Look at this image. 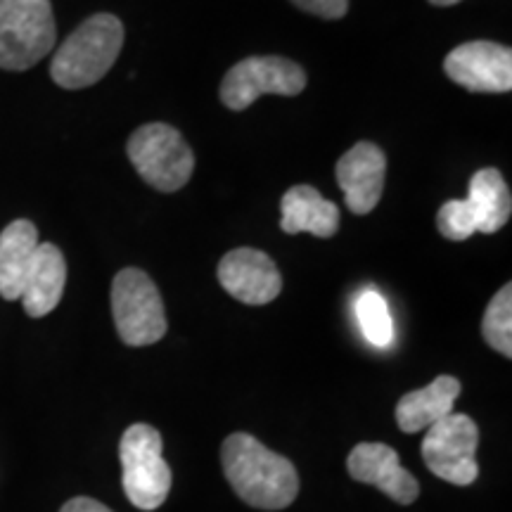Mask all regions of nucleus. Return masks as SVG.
Listing matches in <instances>:
<instances>
[{
  "instance_id": "nucleus-1",
  "label": "nucleus",
  "mask_w": 512,
  "mask_h": 512,
  "mask_svg": "<svg viewBox=\"0 0 512 512\" xmlns=\"http://www.w3.org/2000/svg\"><path fill=\"white\" fill-rule=\"evenodd\" d=\"M221 463L235 494L252 508L285 510L299 494V475L290 460L247 432L223 441Z\"/></svg>"
},
{
  "instance_id": "nucleus-2",
  "label": "nucleus",
  "mask_w": 512,
  "mask_h": 512,
  "mask_svg": "<svg viewBox=\"0 0 512 512\" xmlns=\"http://www.w3.org/2000/svg\"><path fill=\"white\" fill-rule=\"evenodd\" d=\"M124 48V24L110 12L88 17L55 50L50 76L60 88L81 91L105 79Z\"/></svg>"
},
{
  "instance_id": "nucleus-3",
  "label": "nucleus",
  "mask_w": 512,
  "mask_h": 512,
  "mask_svg": "<svg viewBox=\"0 0 512 512\" xmlns=\"http://www.w3.org/2000/svg\"><path fill=\"white\" fill-rule=\"evenodd\" d=\"M50 0H0V69L27 72L55 48Z\"/></svg>"
},
{
  "instance_id": "nucleus-4",
  "label": "nucleus",
  "mask_w": 512,
  "mask_h": 512,
  "mask_svg": "<svg viewBox=\"0 0 512 512\" xmlns=\"http://www.w3.org/2000/svg\"><path fill=\"white\" fill-rule=\"evenodd\" d=\"M162 451V434L145 422L128 427L119 441L121 486L138 510H157L169 496L171 467Z\"/></svg>"
},
{
  "instance_id": "nucleus-5",
  "label": "nucleus",
  "mask_w": 512,
  "mask_h": 512,
  "mask_svg": "<svg viewBox=\"0 0 512 512\" xmlns=\"http://www.w3.org/2000/svg\"><path fill=\"white\" fill-rule=\"evenodd\" d=\"M128 159L145 183L159 192H176L190 181L195 155L185 138L169 124L140 126L126 145Z\"/></svg>"
},
{
  "instance_id": "nucleus-6",
  "label": "nucleus",
  "mask_w": 512,
  "mask_h": 512,
  "mask_svg": "<svg viewBox=\"0 0 512 512\" xmlns=\"http://www.w3.org/2000/svg\"><path fill=\"white\" fill-rule=\"evenodd\" d=\"M112 313L121 342L128 347H150L166 335L162 294L140 268L117 273L112 283Z\"/></svg>"
},
{
  "instance_id": "nucleus-7",
  "label": "nucleus",
  "mask_w": 512,
  "mask_h": 512,
  "mask_svg": "<svg viewBox=\"0 0 512 512\" xmlns=\"http://www.w3.org/2000/svg\"><path fill=\"white\" fill-rule=\"evenodd\" d=\"M477 444V422L465 413H448L422 439V460L444 482L470 486L479 477Z\"/></svg>"
},
{
  "instance_id": "nucleus-8",
  "label": "nucleus",
  "mask_w": 512,
  "mask_h": 512,
  "mask_svg": "<svg viewBox=\"0 0 512 512\" xmlns=\"http://www.w3.org/2000/svg\"><path fill=\"white\" fill-rule=\"evenodd\" d=\"M306 88V72L285 57H247L228 69L221 81V102L233 112L247 110L261 95H299Z\"/></svg>"
},
{
  "instance_id": "nucleus-9",
  "label": "nucleus",
  "mask_w": 512,
  "mask_h": 512,
  "mask_svg": "<svg viewBox=\"0 0 512 512\" xmlns=\"http://www.w3.org/2000/svg\"><path fill=\"white\" fill-rule=\"evenodd\" d=\"M448 79L472 93L512 91V50L501 43L470 41L453 48L444 60Z\"/></svg>"
},
{
  "instance_id": "nucleus-10",
  "label": "nucleus",
  "mask_w": 512,
  "mask_h": 512,
  "mask_svg": "<svg viewBox=\"0 0 512 512\" xmlns=\"http://www.w3.org/2000/svg\"><path fill=\"white\" fill-rule=\"evenodd\" d=\"M219 283L230 297L249 306L271 304L283 290L278 266L261 249L240 247L228 252L219 264Z\"/></svg>"
},
{
  "instance_id": "nucleus-11",
  "label": "nucleus",
  "mask_w": 512,
  "mask_h": 512,
  "mask_svg": "<svg viewBox=\"0 0 512 512\" xmlns=\"http://www.w3.org/2000/svg\"><path fill=\"white\" fill-rule=\"evenodd\" d=\"M335 174L351 214L366 216L382 200L387 155L375 143L363 140L351 147L347 155H342Z\"/></svg>"
},
{
  "instance_id": "nucleus-12",
  "label": "nucleus",
  "mask_w": 512,
  "mask_h": 512,
  "mask_svg": "<svg viewBox=\"0 0 512 512\" xmlns=\"http://www.w3.org/2000/svg\"><path fill=\"white\" fill-rule=\"evenodd\" d=\"M347 470L351 479L377 486L401 505H411L420 496L418 479L401 465L399 453L387 444H358L349 453Z\"/></svg>"
},
{
  "instance_id": "nucleus-13",
  "label": "nucleus",
  "mask_w": 512,
  "mask_h": 512,
  "mask_svg": "<svg viewBox=\"0 0 512 512\" xmlns=\"http://www.w3.org/2000/svg\"><path fill=\"white\" fill-rule=\"evenodd\" d=\"M460 392H463V384L456 377L439 375L427 387L401 396V401L396 403V425L406 434L430 430L434 422L453 413V403H456Z\"/></svg>"
},
{
  "instance_id": "nucleus-14",
  "label": "nucleus",
  "mask_w": 512,
  "mask_h": 512,
  "mask_svg": "<svg viewBox=\"0 0 512 512\" xmlns=\"http://www.w3.org/2000/svg\"><path fill=\"white\" fill-rule=\"evenodd\" d=\"M67 285V261L60 249L50 242H41L24 280L22 304L31 318H43L60 304Z\"/></svg>"
},
{
  "instance_id": "nucleus-15",
  "label": "nucleus",
  "mask_w": 512,
  "mask_h": 512,
  "mask_svg": "<svg viewBox=\"0 0 512 512\" xmlns=\"http://www.w3.org/2000/svg\"><path fill=\"white\" fill-rule=\"evenodd\" d=\"M280 228L287 235L311 233L316 238H332L339 228V209L311 185H294L280 202Z\"/></svg>"
},
{
  "instance_id": "nucleus-16",
  "label": "nucleus",
  "mask_w": 512,
  "mask_h": 512,
  "mask_svg": "<svg viewBox=\"0 0 512 512\" xmlns=\"http://www.w3.org/2000/svg\"><path fill=\"white\" fill-rule=\"evenodd\" d=\"M41 240L31 221L17 219L0 233V297L17 302Z\"/></svg>"
},
{
  "instance_id": "nucleus-17",
  "label": "nucleus",
  "mask_w": 512,
  "mask_h": 512,
  "mask_svg": "<svg viewBox=\"0 0 512 512\" xmlns=\"http://www.w3.org/2000/svg\"><path fill=\"white\" fill-rule=\"evenodd\" d=\"M467 202L477 211L479 233L484 235L498 233L510 219V188L498 169H482L472 176Z\"/></svg>"
},
{
  "instance_id": "nucleus-18",
  "label": "nucleus",
  "mask_w": 512,
  "mask_h": 512,
  "mask_svg": "<svg viewBox=\"0 0 512 512\" xmlns=\"http://www.w3.org/2000/svg\"><path fill=\"white\" fill-rule=\"evenodd\" d=\"M356 318L363 335L373 347L387 349L394 342V323L389 306L377 290H366L356 299Z\"/></svg>"
},
{
  "instance_id": "nucleus-19",
  "label": "nucleus",
  "mask_w": 512,
  "mask_h": 512,
  "mask_svg": "<svg viewBox=\"0 0 512 512\" xmlns=\"http://www.w3.org/2000/svg\"><path fill=\"white\" fill-rule=\"evenodd\" d=\"M482 335L491 349L505 358L512 356V285H503L486 306Z\"/></svg>"
},
{
  "instance_id": "nucleus-20",
  "label": "nucleus",
  "mask_w": 512,
  "mask_h": 512,
  "mask_svg": "<svg viewBox=\"0 0 512 512\" xmlns=\"http://www.w3.org/2000/svg\"><path fill=\"white\" fill-rule=\"evenodd\" d=\"M437 228L446 240L463 242L479 233L477 211L467 200H448L441 204L437 214Z\"/></svg>"
},
{
  "instance_id": "nucleus-21",
  "label": "nucleus",
  "mask_w": 512,
  "mask_h": 512,
  "mask_svg": "<svg viewBox=\"0 0 512 512\" xmlns=\"http://www.w3.org/2000/svg\"><path fill=\"white\" fill-rule=\"evenodd\" d=\"M299 10L323 19H342L349 10V0H292Z\"/></svg>"
},
{
  "instance_id": "nucleus-22",
  "label": "nucleus",
  "mask_w": 512,
  "mask_h": 512,
  "mask_svg": "<svg viewBox=\"0 0 512 512\" xmlns=\"http://www.w3.org/2000/svg\"><path fill=\"white\" fill-rule=\"evenodd\" d=\"M60 512H112V510L105 508V505L98 501H93V498L79 496V498H72L69 503H64Z\"/></svg>"
},
{
  "instance_id": "nucleus-23",
  "label": "nucleus",
  "mask_w": 512,
  "mask_h": 512,
  "mask_svg": "<svg viewBox=\"0 0 512 512\" xmlns=\"http://www.w3.org/2000/svg\"><path fill=\"white\" fill-rule=\"evenodd\" d=\"M432 5H439V8H451V5L460 3V0H430Z\"/></svg>"
}]
</instances>
